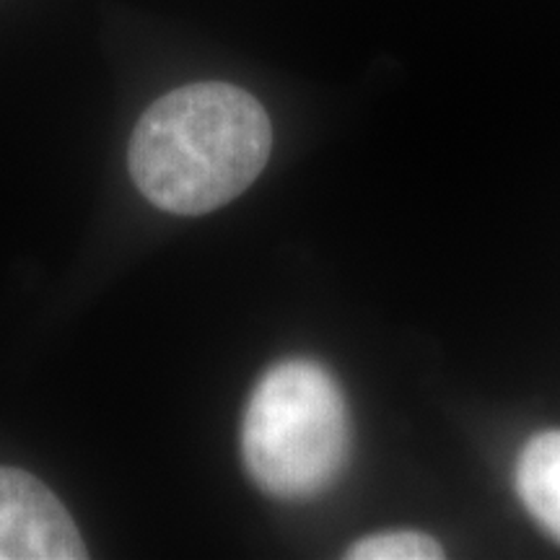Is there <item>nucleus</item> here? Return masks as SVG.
Wrapping results in <instances>:
<instances>
[{
  "label": "nucleus",
  "instance_id": "obj_1",
  "mask_svg": "<svg viewBox=\"0 0 560 560\" xmlns=\"http://www.w3.org/2000/svg\"><path fill=\"white\" fill-rule=\"evenodd\" d=\"M268 112L234 83L174 89L143 112L128 166L145 200L174 215L226 206L260 177L270 156Z\"/></svg>",
  "mask_w": 560,
  "mask_h": 560
},
{
  "label": "nucleus",
  "instance_id": "obj_2",
  "mask_svg": "<svg viewBox=\"0 0 560 560\" xmlns=\"http://www.w3.org/2000/svg\"><path fill=\"white\" fill-rule=\"evenodd\" d=\"M348 452V405L330 371L301 359L272 366L244 412L249 478L276 499L306 501L340 478Z\"/></svg>",
  "mask_w": 560,
  "mask_h": 560
},
{
  "label": "nucleus",
  "instance_id": "obj_3",
  "mask_svg": "<svg viewBox=\"0 0 560 560\" xmlns=\"http://www.w3.org/2000/svg\"><path fill=\"white\" fill-rule=\"evenodd\" d=\"M73 516L34 475L0 467V560L86 558Z\"/></svg>",
  "mask_w": 560,
  "mask_h": 560
},
{
  "label": "nucleus",
  "instance_id": "obj_4",
  "mask_svg": "<svg viewBox=\"0 0 560 560\" xmlns=\"http://www.w3.org/2000/svg\"><path fill=\"white\" fill-rule=\"evenodd\" d=\"M516 488L529 514L560 542V431L537 433L524 446Z\"/></svg>",
  "mask_w": 560,
  "mask_h": 560
},
{
  "label": "nucleus",
  "instance_id": "obj_5",
  "mask_svg": "<svg viewBox=\"0 0 560 560\" xmlns=\"http://www.w3.org/2000/svg\"><path fill=\"white\" fill-rule=\"evenodd\" d=\"M353 560H433L444 558L441 545L420 532H384L363 537L346 552Z\"/></svg>",
  "mask_w": 560,
  "mask_h": 560
}]
</instances>
